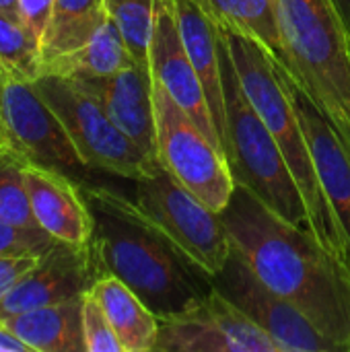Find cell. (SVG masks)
Listing matches in <instances>:
<instances>
[{"instance_id":"obj_1","label":"cell","mask_w":350,"mask_h":352,"mask_svg":"<svg viewBox=\"0 0 350 352\" xmlns=\"http://www.w3.org/2000/svg\"><path fill=\"white\" fill-rule=\"evenodd\" d=\"M221 219L231 243L264 285L299 309L340 352L350 351V266L309 227L272 212L237 186Z\"/></svg>"},{"instance_id":"obj_2","label":"cell","mask_w":350,"mask_h":352,"mask_svg":"<svg viewBox=\"0 0 350 352\" xmlns=\"http://www.w3.org/2000/svg\"><path fill=\"white\" fill-rule=\"evenodd\" d=\"M93 217L91 250L101 268L126 283L157 316L169 318L202 301L212 278L179 252L122 192L78 182Z\"/></svg>"},{"instance_id":"obj_3","label":"cell","mask_w":350,"mask_h":352,"mask_svg":"<svg viewBox=\"0 0 350 352\" xmlns=\"http://www.w3.org/2000/svg\"><path fill=\"white\" fill-rule=\"evenodd\" d=\"M239 82L260 113L262 122L276 140L283 159L303 196L309 231L350 266V254L344 233L334 210L322 190L318 169L303 126L297 118L291 95L278 72V58L260 41L248 35L225 31Z\"/></svg>"},{"instance_id":"obj_4","label":"cell","mask_w":350,"mask_h":352,"mask_svg":"<svg viewBox=\"0 0 350 352\" xmlns=\"http://www.w3.org/2000/svg\"><path fill=\"white\" fill-rule=\"evenodd\" d=\"M281 62L350 146V35L332 0H272Z\"/></svg>"},{"instance_id":"obj_5","label":"cell","mask_w":350,"mask_h":352,"mask_svg":"<svg viewBox=\"0 0 350 352\" xmlns=\"http://www.w3.org/2000/svg\"><path fill=\"white\" fill-rule=\"evenodd\" d=\"M221 68L225 97V155L235 184L250 190L278 217L295 225L309 227L303 196L276 140L239 82L223 29Z\"/></svg>"},{"instance_id":"obj_6","label":"cell","mask_w":350,"mask_h":352,"mask_svg":"<svg viewBox=\"0 0 350 352\" xmlns=\"http://www.w3.org/2000/svg\"><path fill=\"white\" fill-rule=\"evenodd\" d=\"M35 89L62 122L87 169L130 182H140L163 169L161 161L122 132L101 103L72 78L45 74L35 80Z\"/></svg>"},{"instance_id":"obj_7","label":"cell","mask_w":350,"mask_h":352,"mask_svg":"<svg viewBox=\"0 0 350 352\" xmlns=\"http://www.w3.org/2000/svg\"><path fill=\"white\" fill-rule=\"evenodd\" d=\"M134 184V202L142 214L212 278L231 254V237L221 212L184 188L165 167Z\"/></svg>"},{"instance_id":"obj_8","label":"cell","mask_w":350,"mask_h":352,"mask_svg":"<svg viewBox=\"0 0 350 352\" xmlns=\"http://www.w3.org/2000/svg\"><path fill=\"white\" fill-rule=\"evenodd\" d=\"M153 101L161 165L204 204L221 212L237 188L225 151L157 80H153Z\"/></svg>"},{"instance_id":"obj_9","label":"cell","mask_w":350,"mask_h":352,"mask_svg":"<svg viewBox=\"0 0 350 352\" xmlns=\"http://www.w3.org/2000/svg\"><path fill=\"white\" fill-rule=\"evenodd\" d=\"M212 289L268 334L281 352H340L334 342L324 338L307 322L299 309L260 280L233 243L225 266L212 276Z\"/></svg>"},{"instance_id":"obj_10","label":"cell","mask_w":350,"mask_h":352,"mask_svg":"<svg viewBox=\"0 0 350 352\" xmlns=\"http://www.w3.org/2000/svg\"><path fill=\"white\" fill-rule=\"evenodd\" d=\"M159 352H281L245 314L219 291L190 309L161 318Z\"/></svg>"},{"instance_id":"obj_11","label":"cell","mask_w":350,"mask_h":352,"mask_svg":"<svg viewBox=\"0 0 350 352\" xmlns=\"http://www.w3.org/2000/svg\"><path fill=\"white\" fill-rule=\"evenodd\" d=\"M0 111L19 151L60 169H87L58 116L35 89V82L0 72Z\"/></svg>"},{"instance_id":"obj_12","label":"cell","mask_w":350,"mask_h":352,"mask_svg":"<svg viewBox=\"0 0 350 352\" xmlns=\"http://www.w3.org/2000/svg\"><path fill=\"white\" fill-rule=\"evenodd\" d=\"M91 245L54 241L0 303V320L83 297L101 276Z\"/></svg>"},{"instance_id":"obj_13","label":"cell","mask_w":350,"mask_h":352,"mask_svg":"<svg viewBox=\"0 0 350 352\" xmlns=\"http://www.w3.org/2000/svg\"><path fill=\"white\" fill-rule=\"evenodd\" d=\"M149 66L153 80H157L169 93V97L192 116V120L204 130V134L223 148L204 87L196 74V68L179 33L177 0H157L155 29L149 47Z\"/></svg>"},{"instance_id":"obj_14","label":"cell","mask_w":350,"mask_h":352,"mask_svg":"<svg viewBox=\"0 0 350 352\" xmlns=\"http://www.w3.org/2000/svg\"><path fill=\"white\" fill-rule=\"evenodd\" d=\"M281 78L291 95L297 118L303 126L311 148L314 165L320 175L322 190L334 210V217L344 233L350 254V146L340 132L316 107L311 97L301 89L289 68L278 60Z\"/></svg>"},{"instance_id":"obj_15","label":"cell","mask_w":350,"mask_h":352,"mask_svg":"<svg viewBox=\"0 0 350 352\" xmlns=\"http://www.w3.org/2000/svg\"><path fill=\"white\" fill-rule=\"evenodd\" d=\"M25 188L33 217L50 237L72 245L91 243L93 217L76 179L56 165L27 159Z\"/></svg>"},{"instance_id":"obj_16","label":"cell","mask_w":350,"mask_h":352,"mask_svg":"<svg viewBox=\"0 0 350 352\" xmlns=\"http://www.w3.org/2000/svg\"><path fill=\"white\" fill-rule=\"evenodd\" d=\"M72 80L91 93L116 126L126 132L146 155L159 159L151 68L132 62L111 76Z\"/></svg>"},{"instance_id":"obj_17","label":"cell","mask_w":350,"mask_h":352,"mask_svg":"<svg viewBox=\"0 0 350 352\" xmlns=\"http://www.w3.org/2000/svg\"><path fill=\"white\" fill-rule=\"evenodd\" d=\"M177 25L188 50V56L196 68V74L204 87L221 144L225 148V97H223V68H221V29L219 25L194 2L177 0Z\"/></svg>"},{"instance_id":"obj_18","label":"cell","mask_w":350,"mask_h":352,"mask_svg":"<svg viewBox=\"0 0 350 352\" xmlns=\"http://www.w3.org/2000/svg\"><path fill=\"white\" fill-rule=\"evenodd\" d=\"M0 324L31 352H87L83 330V297L35 307Z\"/></svg>"},{"instance_id":"obj_19","label":"cell","mask_w":350,"mask_h":352,"mask_svg":"<svg viewBox=\"0 0 350 352\" xmlns=\"http://www.w3.org/2000/svg\"><path fill=\"white\" fill-rule=\"evenodd\" d=\"M101 303L124 352H153L159 340V316L118 276L103 272L89 289Z\"/></svg>"},{"instance_id":"obj_20","label":"cell","mask_w":350,"mask_h":352,"mask_svg":"<svg viewBox=\"0 0 350 352\" xmlns=\"http://www.w3.org/2000/svg\"><path fill=\"white\" fill-rule=\"evenodd\" d=\"M132 62L134 58L130 56L120 29L111 19H107L85 45L43 62L41 76L101 78L124 70Z\"/></svg>"},{"instance_id":"obj_21","label":"cell","mask_w":350,"mask_h":352,"mask_svg":"<svg viewBox=\"0 0 350 352\" xmlns=\"http://www.w3.org/2000/svg\"><path fill=\"white\" fill-rule=\"evenodd\" d=\"M107 19V0H54L41 35V64L85 45Z\"/></svg>"},{"instance_id":"obj_22","label":"cell","mask_w":350,"mask_h":352,"mask_svg":"<svg viewBox=\"0 0 350 352\" xmlns=\"http://www.w3.org/2000/svg\"><path fill=\"white\" fill-rule=\"evenodd\" d=\"M221 29L254 37L281 58V39L272 0H194Z\"/></svg>"},{"instance_id":"obj_23","label":"cell","mask_w":350,"mask_h":352,"mask_svg":"<svg viewBox=\"0 0 350 352\" xmlns=\"http://www.w3.org/2000/svg\"><path fill=\"white\" fill-rule=\"evenodd\" d=\"M0 72L35 82L41 76V41L23 21L0 14Z\"/></svg>"},{"instance_id":"obj_24","label":"cell","mask_w":350,"mask_h":352,"mask_svg":"<svg viewBox=\"0 0 350 352\" xmlns=\"http://www.w3.org/2000/svg\"><path fill=\"white\" fill-rule=\"evenodd\" d=\"M27 159L31 157L17 148L0 151V219L27 231H43L33 217L25 188Z\"/></svg>"},{"instance_id":"obj_25","label":"cell","mask_w":350,"mask_h":352,"mask_svg":"<svg viewBox=\"0 0 350 352\" xmlns=\"http://www.w3.org/2000/svg\"><path fill=\"white\" fill-rule=\"evenodd\" d=\"M157 0H107L109 19L120 29L134 62L149 66V47L155 29Z\"/></svg>"},{"instance_id":"obj_26","label":"cell","mask_w":350,"mask_h":352,"mask_svg":"<svg viewBox=\"0 0 350 352\" xmlns=\"http://www.w3.org/2000/svg\"><path fill=\"white\" fill-rule=\"evenodd\" d=\"M83 330L87 352H124L101 303L91 291L83 295Z\"/></svg>"},{"instance_id":"obj_27","label":"cell","mask_w":350,"mask_h":352,"mask_svg":"<svg viewBox=\"0 0 350 352\" xmlns=\"http://www.w3.org/2000/svg\"><path fill=\"white\" fill-rule=\"evenodd\" d=\"M54 241L45 231H27L0 219V256H35L45 252Z\"/></svg>"},{"instance_id":"obj_28","label":"cell","mask_w":350,"mask_h":352,"mask_svg":"<svg viewBox=\"0 0 350 352\" xmlns=\"http://www.w3.org/2000/svg\"><path fill=\"white\" fill-rule=\"evenodd\" d=\"M41 254H35V256H31V254H25V256H0V303L12 291V287L37 264Z\"/></svg>"},{"instance_id":"obj_29","label":"cell","mask_w":350,"mask_h":352,"mask_svg":"<svg viewBox=\"0 0 350 352\" xmlns=\"http://www.w3.org/2000/svg\"><path fill=\"white\" fill-rule=\"evenodd\" d=\"M52 4H54V0H19L23 23L27 25V29L33 31L35 37H39V41L47 27V21H50Z\"/></svg>"},{"instance_id":"obj_30","label":"cell","mask_w":350,"mask_h":352,"mask_svg":"<svg viewBox=\"0 0 350 352\" xmlns=\"http://www.w3.org/2000/svg\"><path fill=\"white\" fill-rule=\"evenodd\" d=\"M0 352H31L12 332L0 324Z\"/></svg>"},{"instance_id":"obj_31","label":"cell","mask_w":350,"mask_h":352,"mask_svg":"<svg viewBox=\"0 0 350 352\" xmlns=\"http://www.w3.org/2000/svg\"><path fill=\"white\" fill-rule=\"evenodd\" d=\"M0 14L10 16V19H14V21H23L19 0H0Z\"/></svg>"},{"instance_id":"obj_32","label":"cell","mask_w":350,"mask_h":352,"mask_svg":"<svg viewBox=\"0 0 350 352\" xmlns=\"http://www.w3.org/2000/svg\"><path fill=\"white\" fill-rule=\"evenodd\" d=\"M2 148H17L14 146V142H12V138H10V134H8V130H6V124H4V118H2V111H0V151ZM19 151V148H17ZM23 153V151H21Z\"/></svg>"},{"instance_id":"obj_33","label":"cell","mask_w":350,"mask_h":352,"mask_svg":"<svg viewBox=\"0 0 350 352\" xmlns=\"http://www.w3.org/2000/svg\"><path fill=\"white\" fill-rule=\"evenodd\" d=\"M332 2H334V6L338 10L340 19L344 21V25H347L350 35V0H332Z\"/></svg>"},{"instance_id":"obj_34","label":"cell","mask_w":350,"mask_h":352,"mask_svg":"<svg viewBox=\"0 0 350 352\" xmlns=\"http://www.w3.org/2000/svg\"><path fill=\"white\" fill-rule=\"evenodd\" d=\"M349 352H350V351H349Z\"/></svg>"}]
</instances>
